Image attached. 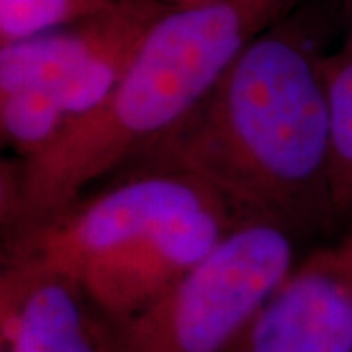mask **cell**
I'll return each instance as SVG.
<instances>
[{
  "mask_svg": "<svg viewBox=\"0 0 352 352\" xmlns=\"http://www.w3.org/2000/svg\"><path fill=\"white\" fill-rule=\"evenodd\" d=\"M133 163L198 180L241 219L294 235L327 226L337 214L321 57L280 22Z\"/></svg>",
  "mask_w": 352,
  "mask_h": 352,
  "instance_id": "obj_1",
  "label": "cell"
},
{
  "mask_svg": "<svg viewBox=\"0 0 352 352\" xmlns=\"http://www.w3.org/2000/svg\"><path fill=\"white\" fill-rule=\"evenodd\" d=\"M300 0L168 6L113 92L50 149L2 166L4 235L61 212L188 116L233 61Z\"/></svg>",
  "mask_w": 352,
  "mask_h": 352,
  "instance_id": "obj_2",
  "label": "cell"
},
{
  "mask_svg": "<svg viewBox=\"0 0 352 352\" xmlns=\"http://www.w3.org/2000/svg\"><path fill=\"white\" fill-rule=\"evenodd\" d=\"M294 263V233L243 219L192 272L116 321V352H235Z\"/></svg>",
  "mask_w": 352,
  "mask_h": 352,
  "instance_id": "obj_3",
  "label": "cell"
},
{
  "mask_svg": "<svg viewBox=\"0 0 352 352\" xmlns=\"http://www.w3.org/2000/svg\"><path fill=\"white\" fill-rule=\"evenodd\" d=\"M210 201L221 200L190 176L139 168L57 214L8 233L2 263L45 266L78 278L164 219Z\"/></svg>",
  "mask_w": 352,
  "mask_h": 352,
  "instance_id": "obj_4",
  "label": "cell"
},
{
  "mask_svg": "<svg viewBox=\"0 0 352 352\" xmlns=\"http://www.w3.org/2000/svg\"><path fill=\"white\" fill-rule=\"evenodd\" d=\"M166 8L161 0H120L110 12L0 45V90H47L75 122L112 94Z\"/></svg>",
  "mask_w": 352,
  "mask_h": 352,
  "instance_id": "obj_5",
  "label": "cell"
},
{
  "mask_svg": "<svg viewBox=\"0 0 352 352\" xmlns=\"http://www.w3.org/2000/svg\"><path fill=\"white\" fill-rule=\"evenodd\" d=\"M235 352H352V231L294 263Z\"/></svg>",
  "mask_w": 352,
  "mask_h": 352,
  "instance_id": "obj_6",
  "label": "cell"
},
{
  "mask_svg": "<svg viewBox=\"0 0 352 352\" xmlns=\"http://www.w3.org/2000/svg\"><path fill=\"white\" fill-rule=\"evenodd\" d=\"M239 221L227 204L210 201L164 219L78 280L106 314L124 321L204 263Z\"/></svg>",
  "mask_w": 352,
  "mask_h": 352,
  "instance_id": "obj_7",
  "label": "cell"
},
{
  "mask_svg": "<svg viewBox=\"0 0 352 352\" xmlns=\"http://www.w3.org/2000/svg\"><path fill=\"white\" fill-rule=\"evenodd\" d=\"M0 352H116V319L78 278L2 263Z\"/></svg>",
  "mask_w": 352,
  "mask_h": 352,
  "instance_id": "obj_8",
  "label": "cell"
},
{
  "mask_svg": "<svg viewBox=\"0 0 352 352\" xmlns=\"http://www.w3.org/2000/svg\"><path fill=\"white\" fill-rule=\"evenodd\" d=\"M327 90L331 192L337 219H352V43L321 57Z\"/></svg>",
  "mask_w": 352,
  "mask_h": 352,
  "instance_id": "obj_9",
  "label": "cell"
},
{
  "mask_svg": "<svg viewBox=\"0 0 352 352\" xmlns=\"http://www.w3.org/2000/svg\"><path fill=\"white\" fill-rule=\"evenodd\" d=\"M69 124L71 116L47 90H0V133L18 161L50 149Z\"/></svg>",
  "mask_w": 352,
  "mask_h": 352,
  "instance_id": "obj_10",
  "label": "cell"
},
{
  "mask_svg": "<svg viewBox=\"0 0 352 352\" xmlns=\"http://www.w3.org/2000/svg\"><path fill=\"white\" fill-rule=\"evenodd\" d=\"M120 0H0V45L110 12Z\"/></svg>",
  "mask_w": 352,
  "mask_h": 352,
  "instance_id": "obj_11",
  "label": "cell"
},
{
  "mask_svg": "<svg viewBox=\"0 0 352 352\" xmlns=\"http://www.w3.org/2000/svg\"><path fill=\"white\" fill-rule=\"evenodd\" d=\"M168 6H192V4H201V2H210V0H161Z\"/></svg>",
  "mask_w": 352,
  "mask_h": 352,
  "instance_id": "obj_12",
  "label": "cell"
},
{
  "mask_svg": "<svg viewBox=\"0 0 352 352\" xmlns=\"http://www.w3.org/2000/svg\"><path fill=\"white\" fill-rule=\"evenodd\" d=\"M342 2V8L346 14V20H349V34H352V0H340Z\"/></svg>",
  "mask_w": 352,
  "mask_h": 352,
  "instance_id": "obj_13",
  "label": "cell"
},
{
  "mask_svg": "<svg viewBox=\"0 0 352 352\" xmlns=\"http://www.w3.org/2000/svg\"><path fill=\"white\" fill-rule=\"evenodd\" d=\"M346 41H349V43H352V34H349V38H346Z\"/></svg>",
  "mask_w": 352,
  "mask_h": 352,
  "instance_id": "obj_14",
  "label": "cell"
}]
</instances>
